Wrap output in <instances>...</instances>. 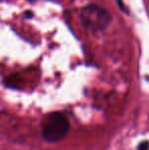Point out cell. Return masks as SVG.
<instances>
[{"label":"cell","instance_id":"cell-1","mask_svg":"<svg viewBox=\"0 0 149 150\" xmlns=\"http://www.w3.org/2000/svg\"><path fill=\"white\" fill-rule=\"evenodd\" d=\"M70 130V122L66 115L61 112H52L43 122L42 136L44 140L55 143L62 140Z\"/></svg>","mask_w":149,"mask_h":150},{"label":"cell","instance_id":"cell-2","mask_svg":"<svg viewBox=\"0 0 149 150\" xmlns=\"http://www.w3.org/2000/svg\"><path fill=\"white\" fill-rule=\"evenodd\" d=\"M82 22L86 28L92 31H101L109 24V13L97 5H88L82 10Z\"/></svg>","mask_w":149,"mask_h":150},{"label":"cell","instance_id":"cell-3","mask_svg":"<svg viewBox=\"0 0 149 150\" xmlns=\"http://www.w3.org/2000/svg\"><path fill=\"white\" fill-rule=\"evenodd\" d=\"M147 148H148V143H146V142L142 143L139 146V150H148Z\"/></svg>","mask_w":149,"mask_h":150},{"label":"cell","instance_id":"cell-4","mask_svg":"<svg viewBox=\"0 0 149 150\" xmlns=\"http://www.w3.org/2000/svg\"><path fill=\"white\" fill-rule=\"evenodd\" d=\"M117 2H119V4L121 5V0H117Z\"/></svg>","mask_w":149,"mask_h":150}]
</instances>
